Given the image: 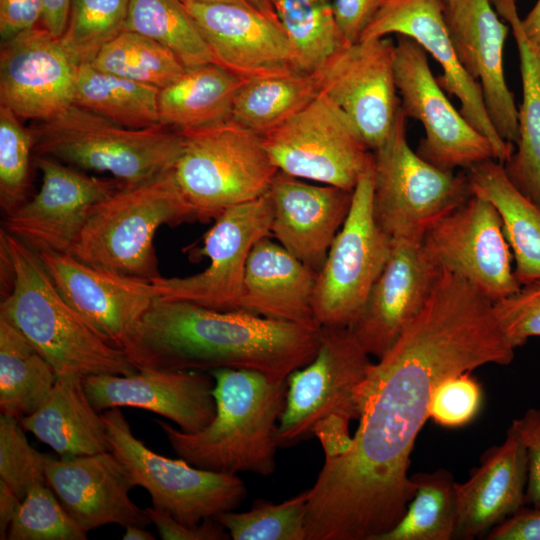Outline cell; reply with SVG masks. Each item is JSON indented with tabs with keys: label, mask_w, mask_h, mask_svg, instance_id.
<instances>
[{
	"label": "cell",
	"mask_w": 540,
	"mask_h": 540,
	"mask_svg": "<svg viewBox=\"0 0 540 540\" xmlns=\"http://www.w3.org/2000/svg\"><path fill=\"white\" fill-rule=\"evenodd\" d=\"M514 351L494 303L441 270L420 314L361 383L349 449L325 459L308 489L307 540H380L392 530L416 490L410 456L435 387L486 364L508 365Z\"/></svg>",
	"instance_id": "cell-1"
},
{
	"label": "cell",
	"mask_w": 540,
	"mask_h": 540,
	"mask_svg": "<svg viewBox=\"0 0 540 540\" xmlns=\"http://www.w3.org/2000/svg\"><path fill=\"white\" fill-rule=\"evenodd\" d=\"M321 327L157 299L123 351L139 369L211 371L249 369L276 379L310 363Z\"/></svg>",
	"instance_id": "cell-2"
},
{
	"label": "cell",
	"mask_w": 540,
	"mask_h": 540,
	"mask_svg": "<svg viewBox=\"0 0 540 540\" xmlns=\"http://www.w3.org/2000/svg\"><path fill=\"white\" fill-rule=\"evenodd\" d=\"M4 297L0 318L15 327L58 375H132L138 372L122 349L101 338L62 297L39 255L0 231Z\"/></svg>",
	"instance_id": "cell-3"
},
{
	"label": "cell",
	"mask_w": 540,
	"mask_h": 540,
	"mask_svg": "<svg viewBox=\"0 0 540 540\" xmlns=\"http://www.w3.org/2000/svg\"><path fill=\"white\" fill-rule=\"evenodd\" d=\"M209 373L214 379L216 403L209 425L190 433L155 420L172 450L190 465L212 472L273 474L286 379L237 368H218Z\"/></svg>",
	"instance_id": "cell-4"
},
{
	"label": "cell",
	"mask_w": 540,
	"mask_h": 540,
	"mask_svg": "<svg viewBox=\"0 0 540 540\" xmlns=\"http://www.w3.org/2000/svg\"><path fill=\"white\" fill-rule=\"evenodd\" d=\"M349 327H321L314 359L291 372L276 432L278 448L317 437L325 459L350 447L359 417L358 390L372 364Z\"/></svg>",
	"instance_id": "cell-5"
},
{
	"label": "cell",
	"mask_w": 540,
	"mask_h": 540,
	"mask_svg": "<svg viewBox=\"0 0 540 540\" xmlns=\"http://www.w3.org/2000/svg\"><path fill=\"white\" fill-rule=\"evenodd\" d=\"M197 220L173 169L121 185L98 202L70 254L96 268L151 282L161 277L153 244L162 225Z\"/></svg>",
	"instance_id": "cell-6"
},
{
	"label": "cell",
	"mask_w": 540,
	"mask_h": 540,
	"mask_svg": "<svg viewBox=\"0 0 540 540\" xmlns=\"http://www.w3.org/2000/svg\"><path fill=\"white\" fill-rule=\"evenodd\" d=\"M29 132L35 155L107 172L123 185L172 170L184 145L183 133L172 127H125L77 104L36 121Z\"/></svg>",
	"instance_id": "cell-7"
},
{
	"label": "cell",
	"mask_w": 540,
	"mask_h": 540,
	"mask_svg": "<svg viewBox=\"0 0 540 540\" xmlns=\"http://www.w3.org/2000/svg\"><path fill=\"white\" fill-rule=\"evenodd\" d=\"M401 108L386 140L373 153V217L392 241L422 242L427 230L472 196L466 172L421 158L407 139Z\"/></svg>",
	"instance_id": "cell-8"
},
{
	"label": "cell",
	"mask_w": 540,
	"mask_h": 540,
	"mask_svg": "<svg viewBox=\"0 0 540 540\" xmlns=\"http://www.w3.org/2000/svg\"><path fill=\"white\" fill-rule=\"evenodd\" d=\"M182 133L184 145L173 172L197 220H215L268 192L278 170L261 136L232 121Z\"/></svg>",
	"instance_id": "cell-9"
},
{
	"label": "cell",
	"mask_w": 540,
	"mask_h": 540,
	"mask_svg": "<svg viewBox=\"0 0 540 540\" xmlns=\"http://www.w3.org/2000/svg\"><path fill=\"white\" fill-rule=\"evenodd\" d=\"M102 416L111 451L135 485L149 493L155 509L194 526L237 509L246 498L245 484L237 475L200 469L152 451L133 434L120 408L108 409Z\"/></svg>",
	"instance_id": "cell-10"
},
{
	"label": "cell",
	"mask_w": 540,
	"mask_h": 540,
	"mask_svg": "<svg viewBox=\"0 0 540 540\" xmlns=\"http://www.w3.org/2000/svg\"><path fill=\"white\" fill-rule=\"evenodd\" d=\"M373 158L353 190L352 203L317 273L313 310L321 327H349L358 318L383 271L392 240L372 211Z\"/></svg>",
	"instance_id": "cell-11"
},
{
	"label": "cell",
	"mask_w": 540,
	"mask_h": 540,
	"mask_svg": "<svg viewBox=\"0 0 540 540\" xmlns=\"http://www.w3.org/2000/svg\"><path fill=\"white\" fill-rule=\"evenodd\" d=\"M262 140L278 171L348 191L373 158L353 121L321 92Z\"/></svg>",
	"instance_id": "cell-12"
},
{
	"label": "cell",
	"mask_w": 540,
	"mask_h": 540,
	"mask_svg": "<svg viewBox=\"0 0 540 540\" xmlns=\"http://www.w3.org/2000/svg\"><path fill=\"white\" fill-rule=\"evenodd\" d=\"M394 73L403 114L425 131L416 151L421 158L451 171L495 160L489 139L452 105L431 71L427 52L410 37L398 35Z\"/></svg>",
	"instance_id": "cell-13"
},
{
	"label": "cell",
	"mask_w": 540,
	"mask_h": 540,
	"mask_svg": "<svg viewBox=\"0 0 540 540\" xmlns=\"http://www.w3.org/2000/svg\"><path fill=\"white\" fill-rule=\"evenodd\" d=\"M272 220L268 193L228 208L215 219L200 249L209 266L195 275L152 280L156 296L214 310H238L249 254L259 240L272 236Z\"/></svg>",
	"instance_id": "cell-14"
},
{
	"label": "cell",
	"mask_w": 540,
	"mask_h": 540,
	"mask_svg": "<svg viewBox=\"0 0 540 540\" xmlns=\"http://www.w3.org/2000/svg\"><path fill=\"white\" fill-rule=\"evenodd\" d=\"M422 244L440 269L465 279L493 303L521 287L500 215L481 197L472 194L435 222Z\"/></svg>",
	"instance_id": "cell-15"
},
{
	"label": "cell",
	"mask_w": 540,
	"mask_h": 540,
	"mask_svg": "<svg viewBox=\"0 0 540 540\" xmlns=\"http://www.w3.org/2000/svg\"><path fill=\"white\" fill-rule=\"evenodd\" d=\"M389 37L348 44L314 72L320 92L356 125L371 151L388 137L400 110Z\"/></svg>",
	"instance_id": "cell-16"
},
{
	"label": "cell",
	"mask_w": 540,
	"mask_h": 540,
	"mask_svg": "<svg viewBox=\"0 0 540 540\" xmlns=\"http://www.w3.org/2000/svg\"><path fill=\"white\" fill-rule=\"evenodd\" d=\"M40 190L4 217L6 232L37 253H71L93 207L122 183L86 175L55 159L35 155Z\"/></svg>",
	"instance_id": "cell-17"
},
{
	"label": "cell",
	"mask_w": 540,
	"mask_h": 540,
	"mask_svg": "<svg viewBox=\"0 0 540 540\" xmlns=\"http://www.w3.org/2000/svg\"><path fill=\"white\" fill-rule=\"evenodd\" d=\"M403 35L416 41L443 70L440 86L460 102V113L491 142L504 164L515 146L503 140L487 112L482 89L461 64L444 17L443 0H384L360 40ZM359 40V41H360Z\"/></svg>",
	"instance_id": "cell-18"
},
{
	"label": "cell",
	"mask_w": 540,
	"mask_h": 540,
	"mask_svg": "<svg viewBox=\"0 0 540 540\" xmlns=\"http://www.w3.org/2000/svg\"><path fill=\"white\" fill-rule=\"evenodd\" d=\"M215 63L248 80L307 73L280 21L231 2L180 0Z\"/></svg>",
	"instance_id": "cell-19"
},
{
	"label": "cell",
	"mask_w": 540,
	"mask_h": 540,
	"mask_svg": "<svg viewBox=\"0 0 540 540\" xmlns=\"http://www.w3.org/2000/svg\"><path fill=\"white\" fill-rule=\"evenodd\" d=\"M78 64L39 25L1 43L0 103L20 119L47 120L74 104Z\"/></svg>",
	"instance_id": "cell-20"
},
{
	"label": "cell",
	"mask_w": 540,
	"mask_h": 540,
	"mask_svg": "<svg viewBox=\"0 0 540 540\" xmlns=\"http://www.w3.org/2000/svg\"><path fill=\"white\" fill-rule=\"evenodd\" d=\"M38 255L66 302L119 349L158 299L151 282L93 267L70 253Z\"/></svg>",
	"instance_id": "cell-21"
},
{
	"label": "cell",
	"mask_w": 540,
	"mask_h": 540,
	"mask_svg": "<svg viewBox=\"0 0 540 540\" xmlns=\"http://www.w3.org/2000/svg\"><path fill=\"white\" fill-rule=\"evenodd\" d=\"M390 257L351 326L369 356H384L425 306L440 267L422 242L392 241Z\"/></svg>",
	"instance_id": "cell-22"
},
{
	"label": "cell",
	"mask_w": 540,
	"mask_h": 540,
	"mask_svg": "<svg viewBox=\"0 0 540 540\" xmlns=\"http://www.w3.org/2000/svg\"><path fill=\"white\" fill-rule=\"evenodd\" d=\"M447 28L466 72L480 85L489 117L500 137L518 141V108L504 72L509 25L491 0H443Z\"/></svg>",
	"instance_id": "cell-23"
},
{
	"label": "cell",
	"mask_w": 540,
	"mask_h": 540,
	"mask_svg": "<svg viewBox=\"0 0 540 540\" xmlns=\"http://www.w3.org/2000/svg\"><path fill=\"white\" fill-rule=\"evenodd\" d=\"M83 384L99 412L143 409L171 420L185 432L203 429L216 412L214 379L205 371L139 369L132 375H88Z\"/></svg>",
	"instance_id": "cell-24"
},
{
	"label": "cell",
	"mask_w": 540,
	"mask_h": 540,
	"mask_svg": "<svg viewBox=\"0 0 540 540\" xmlns=\"http://www.w3.org/2000/svg\"><path fill=\"white\" fill-rule=\"evenodd\" d=\"M45 480L86 533L108 524L124 528L151 524L145 509L130 499L129 493L136 485L112 451L58 459L50 456Z\"/></svg>",
	"instance_id": "cell-25"
},
{
	"label": "cell",
	"mask_w": 540,
	"mask_h": 540,
	"mask_svg": "<svg viewBox=\"0 0 540 540\" xmlns=\"http://www.w3.org/2000/svg\"><path fill=\"white\" fill-rule=\"evenodd\" d=\"M267 193L273 206L272 236L318 273L348 216L353 191L308 184L278 171Z\"/></svg>",
	"instance_id": "cell-26"
},
{
	"label": "cell",
	"mask_w": 540,
	"mask_h": 540,
	"mask_svg": "<svg viewBox=\"0 0 540 540\" xmlns=\"http://www.w3.org/2000/svg\"><path fill=\"white\" fill-rule=\"evenodd\" d=\"M527 456L525 447L510 426L505 441L495 447L471 477L456 482L458 516L454 539L487 536L525 507Z\"/></svg>",
	"instance_id": "cell-27"
},
{
	"label": "cell",
	"mask_w": 540,
	"mask_h": 540,
	"mask_svg": "<svg viewBox=\"0 0 540 540\" xmlns=\"http://www.w3.org/2000/svg\"><path fill=\"white\" fill-rule=\"evenodd\" d=\"M269 237L259 240L249 254L238 310L321 327L313 310L317 272Z\"/></svg>",
	"instance_id": "cell-28"
},
{
	"label": "cell",
	"mask_w": 540,
	"mask_h": 540,
	"mask_svg": "<svg viewBox=\"0 0 540 540\" xmlns=\"http://www.w3.org/2000/svg\"><path fill=\"white\" fill-rule=\"evenodd\" d=\"M83 379L74 372L58 375L44 403L19 420L60 457L111 451L103 416L90 402Z\"/></svg>",
	"instance_id": "cell-29"
},
{
	"label": "cell",
	"mask_w": 540,
	"mask_h": 540,
	"mask_svg": "<svg viewBox=\"0 0 540 540\" xmlns=\"http://www.w3.org/2000/svg\"><path fill=\"white\" fill-rule=\"evenodd\" d=\"M491 2L513 33L522 81L519 137L514 152L503 166L517 190L540 207V52L522 29L515 0Z\"/></svg>",
	"instance_id": "cell-30"
},
{
	"label": "cell",
	"mask_w": 540,
	"mask_h": 540,
	"mask_svg": "<svg viewBox=\"0 0 540 540\" xmlns=\"http://www.w3.org/2000/svg\"><path fill=\"white\" fill-rule=\"evenodd\" d=\"M473 195L498 211L521 286L540 281V207L508 179L502 163L489 159L466 169Z\"/></svg>",
	"instance_id": "cell-31"
},
{
	"label": "cell",
	"mask_w": 540,
	"mask_h": 540,
	"mask_svg": "<svg viewBox=\"0 0 540 540\" xmlns=\"http://www.w3.org/2000/svg\"><path fill=\"white\" fill-rule=\"evenodd\" d=\"M245 79L217 63L191 69L160 89V123L181 132L231 121L236 94Z\"/></svg>",
	"instance_id": "cell-32"
},
{
	"label": "cell",
	"mask_w": 540,
	"mask_h": 540,
	"mask_svg": "<svg viewBox=\"0 0 540 540\" xmlns=\"http://www.w3.org/2000/svg\"><path fill=\"white\" fill-rule=\"evenodd\" d=\"M57 373L10 323L0 318V411L18 420L47 399Z\"/></svg>",
	"instance_id": "cell-33"
},
{
	"label": "cell",
	"mask_w": 540,
	"mask_h": 540,
	"mask_svg": "<svg viewBox=\"0 0 540 540\" xmlns=\"http://www.w3.org/2000/svg\"><path fill=\"white\" fill-rule=\"evenodd\" d=\"M319 93L314 73L248 79L236 94L231 121L263 137L301 111Z\"/></svg>",
	"instance_id": "cell-34"
},
{
	"label": "cell",
	"mask_w": 540,
	"mask_h": 540,
	"mask_svg": "<svg viewBox=\"0 0 540 540\" xmlns=\"http://www.w3.org/2000/svg\"><path fill=\"white\" fill-rule=\"evenodd\" d=\"M160 88L100 71L89 63L77 68L74 104L130 128L160 123Z\"/></svg>",
	"instance_id": "cell-35"
},
{
	"label": "cell",
	"mask_w": 540,
	"mask_h": 540,
	"mask_svg": "<svg viewBox=\"0 0 540 540\" xmlns=\"http://www.w3.org/2000/svg\"><path fill=\"white\" fill-rule=\"evenodd\" d=\"M125 30L163 45L186 69L215 63L207 43L180 0H129Z\"/></svg>",
	"instance_id": "cell-36"
},
{
	"label": "cell",
	"mask_w": 540,
	"mask_h": 540,
	"mask_svg": "<svg viewBox=\"0 0 540 540\" xmlns=\"http://www.w3.org/2000/svg\"><path fill=\"white\" fill-rule=\"evenodd\" d=\"M415 493L400 522L380 540L454 539L458 504L456 482L451 473L439 469L411 476Z\"/></svg>",
	"instance_id": "cell-37"
},
{
	"label": "cell",
	"mask_w": 540,
	"mask_h": 540,
	"mask_svg": "<svg viewBox=\"0 0 540 540\" xmlns=\"http://www.w3.org/2000/svg\"><path fill=\"white\" fill-rule=\"evenodd\" d=\"M276 11L307 73L319 70L348 45L337 25L332 0H277Z\"/></svg>",
	"instance_id": "cell-38"
},
{
	"label": "cell",
	"mask_w": 540,
	"mask_h": 540,
	"mask_svg": "<svg viewBox=\"0 0 540 540\" xmlns=\"http://www.w3.org/2000/svg\"><path fill=\"white\" fill-rule=\"evenodd\" d=\"M94 68L160 89L186 71L166 47L132 31H123L106 43L89 63Z\"/></svg>",
	"instance_id": "cell-39"
},
{
	"label": "cell",
	"mask_w": 540,
	"mask_h": 540,
	"mask_svg": "<svg viewBox=\"0 0 540 540\" xmlns=\"http://www.w3.org/2000/svg\"><path fill=\"white\" fill-rule=\"evenodd\" d=\"M308 490L279 504L258 499L246 512L228 511L215 519L233 540H306Z\"/></svg>",
	"instance_id": "cell-40"
},
{
	"label": "cell",
	"mask_w": 540,
	"mask_h": 540,
	"mask_svg": "<svg viewBox=\"0 0 540 540\" xmlns=\"http://www.w3.org/2000/svg\"><path fill=\"white\" fill-rule=\"evenodd\" d=\"M129 0H71L61 42L78 65L90 63L100 49L125 31Z\"/></svg>",
	"instance_id": "cell-41"
},
{
	"label": "cell",
	"mask_w": 540,
	"mask_h": 540,
	"mask_svg": "<svg viewBox=\"0 0 540 540\" xmlns=\"http://www.w3.org/2000/svg\"><path fill=\"white\" fill-rule=\"evenodd\" d=\"M7 539L85 540L87 533L68 514L46 482H38L21 500Z\"/></svg>",
	"instance_id": "cell-42"
},
{
	"label": "cell",
	"mask_w": 540,
	"mask_h": 540,
	"mask_svg": "<svg viewBox=\"0 0 540 540\" xmlns=\"http://www.w3.org/2000/svg\"><path fill=\"white\" fill-rule=\"evenodd\" d=\"M31 152L29 129L12 110L0 106V206L4 217L29 200Z\"/></svg>",
	"instance_id": "cell-43"
},
{
	"label": "cell",
	"mask_w": 540,
	"mask_h": 540,
	"mask_svg": "<svg viewBox=\"0 0 540 540\" xmlns=\"http://www.w3.org/2000/svg\"><path fill=\"white\" fill-rule=\"evenodd\" d=\"M23 430L17 418L1 414L0 480L21 499L32 485L46 482L45 466L50 457L35 450Z\"/></svg>",
	"instance_id": "cell-44"
},
{
	"label": "cell",
	"mask_w": 540,
	"mask_h": 540,
	"mask_svg": "<svg viewBox=\"0 0 540 540\" xmlns=\"http://www.w3.org/2000/svg\"><path fill=\"white\" fill-rule=\"evenodd\" d=\"M482 401L481 386L470 372L453 375L435 387L429 405V418L443 427H462L478 415Z\"/></svg>",
	"instance_id": "cell-45"
},
{
	"label": "cell",
	"mask_w": 540,
	"mask_h": 540,
	"mask_svg": "<svg viewBox=\"0 0 540 540\" xmlns=\"http://www.w3.org/2000/svg\"><path fill=\"white\" fill-rule=\"evenodd\" d=\"M494 312L514 349L531 337H540V281L523 285L514 294L494 302Z\"/></svg>",
	"instance_id": "cell-46"
},
{
	"label": "cell",
	"mask_w": 540,
	"mask_h": 540,
	"mask_svg": "<svg viewBox=\"0 0 540 540\" xmlns=\"http://www.w3.org/2000/svg\"><path fill=\"white\" fill-rule=\"evenodd\" d=\"M511 427L521 439L527 456L525 505L540 508V409H528Z\"/></svg>",
	"instance_id": "cell-47"
},
{
	"label": "cell",
	"mask_w": 540,
	"mask_h": 540,
	"mask_svg": "<svg viewBox=\"0 0 540 540\" xmlns=\"http://www.w3.org/2000/svg\"><path fill=\"white\" fill-rule=\"evenodd\" d=\"M146 514L163 540H228L230 534L215 517L206 518L197 525L179 522L172 515L154 507L145 508Z\"/></svg>",
	"instance_id": "cell-48"
},
{
	"label": "cell",
	"mask_w": 540,
	"mask_h": 540,
	"mask_svg": "<svg viewBox=\"0 0 540 540\" xmlns=\"http://www.w3.org/2000/svg\"><path fill=\"white\" fill-rule=\"evenodd\" d=\"M384 0H332L337 25L348 44L360 40Z\"/></svg>",
	"instance_id": "cell-49"
},
{
	"label": "cell",
	"mask_w": 540,
	"mask_h": 540,
	"mask_svg": "<svg viewBox=\"0 0 540 540\" xmlns=\"http://www.w3.org/2000/svg\"><path fill=\"white\" fill-rule=\"evenodd\" d=\"M41 0H0L1 43L42 25Z\"/></svg>",
	"instance_id": "cell-50"
},
{
	"label": "cell",
	"mask_w": 540,
	"mask_h": 540,
	"mask_svg": "<svg viewBox=\"0 0 540 540\" xmlns=\"http://www.w3.org/2000/svg\"><path fill=\"white\" fill-rule=\"evenodd\" d=\"M488 540H540V508L526 506L497 525Z\"/></svg>",
	"instance_id": "cell-51"
},
{
	"label": "cell",
	"mask_w": 540,
	"mask_h": 540,
	"mask_svg": "<svg viewBox=\"0 0 540 540\" xmlns=\"http://www.w3.org/2000/svg\"><path fill=\"white\" fill-rule=\"evenodd\" d=\"M43 5L42 26L54 36L63 35L71 6V0H41Z\"/></svg>",
	"instance_id": "cell-52"
},
{
	"label": "cell",
	"mask_w": 540,
	"mask_h": 540,
	"mask_svg": "<svg viewBox=\"0 0 540 540\" xmlns=\"http://www.w3.org/2000/svg\"><path fill=\"white\" fill-rule=\"evenodd\" d=\"M21 498L0 480V539H7L10 524L15 516Z\"/></svg>",
	"instance_id": "cell-53"
},
{
	"label": "cell",
	"mask_w": 540,
	"mask_h": 540,
	"mask_svg": "<svg viewBox=\"0 0 540 540\" xmlns=\"http://www.w3.org/2000/svg\"><path fill=\"white\" fill-rule=\"evenodd\" d=\"M521 26L527 38L540 52V0H537L528 14L521 19Z\"/></svg>",
	"instance_id": "cell-54"
},
{
	"label": "cell",
	"mask_w": 540,
	"mask_h": 540,
	"mask_svg": "<svg viewBox=\"0 0 540 540\" xmlns=\"http://www.w3.org/2000/svg\"><path fill=\"white\" fill-rule=\"evenodd\" d=\"M123 540H155L156 537L145 526L140 525H128L125 527V532L122 537Z\"/></svg>",
	"instance_id": "cell-55"
},
{
	"label": "cell",
	"mask_w": 540,
	"mask_h": 540,
	"mask_svg": "<svg viewBox=\"0 0 540 540\" xmlns=\"http://www.w3.org/2000/svg\"><path fill=\"white\" fill-rule=\"evenodd\" d=\"M247 1L257 11L261 12L262 14L266 15L267 17L273 20L279 21L277 11H276L277 0H247Z\"/></svg>",
	"instance_id": "cell-56"
},
{
	"label": "cell",
	"mask_w": 540,
	"mask_h": 540,
	"mask_svg": "<svg viewBox=\"0 0 540 540\" xmlns=\"http://www.w3.org/2000/svg\"><path fill=\"white\" fill-rule=\"evenodd\" d=\"M195 1H220V2H231V3H238L246 6L252 7L247 0H195ZM253 8V7H252Z\"/></svg>",
	"instance_id": "cell-57"
}]
</instances>
